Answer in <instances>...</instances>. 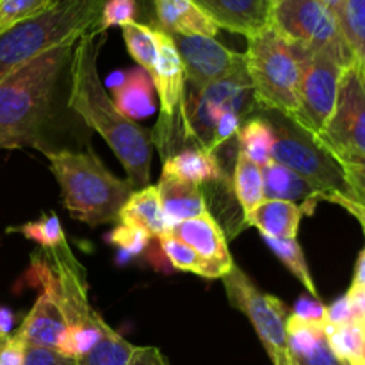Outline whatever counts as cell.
<instances>
[{"label":"cell","instance_id":"cell-42","mask_svg":"<svg viewBox=\"0 0 365 365\" xmlns=\"http://www.w3.org/2000/svg\"><path fill=\"white\" fill-rule=\"evenodd\" d=\"M128 365H170V362H168V359L163 355L159 348L145 346V348L135 349L134 356H132Z\"/></svg>","mask_w":365,"mask_h":365},{"label":"cell","instance_id":"cell-9","mask_svg":"<svg viewBox=\"0 0 365 365\" xmlns=\"http://www.w3.org/2000/svg\"><path fill=\"white\" fill-rule=\"evenodd\" d=\"M223 285L230 305L253 324L273 365H292L287 348V307L260 291L235 264L223 277Z\"/></svg>","mask_w":365,"mask_h":365},{"label":"cell","instance_id":"cell-4","mask_svg":"<svg viewBox=\"0 0 365 365\" xmlns=\"http://www.w3.org/2000/svg\"><path fill=\"white\" fill-rule=\"evenodd\" d=\"M106 0H57L50 9L0 32V81L46 50L98 29Z\"/></svg>","mask_w":365,"mask_h":365},{"label":"cell","instance_id":"cell-13","mask_svg":"<svg viewBox=\"0 0 365 365\" xmlns=\"http://www.w3.org/2000/svg\"><path fill=\"white\" fill-rule=\"evenodd\" d=\"M157 31V61L152 73L153 88L160 100V121L159 125L175 123L178 118L182 96L185 89V70L180 52L175 45L173 38L163 29Z\"/></svg>","mask_w":365,"mask_h":365},{"label":"cell","instance_id":"cell-45","mask_svg":"<svg viewBox=\"0 0 365 365\" xmlns=\"http://www.w3.org/2000/svg\"><path fill=\"white\" fill-rule=\"evenodd\" d=\"M321 2L327 4V6L334 11L335 16H337V20H339V16H341V11H342V2H344V0H321Z\"/></svg>","mask_w":365,"mask_h":365},{"label":"cell","instance_id":"cell-43","mask_svg":"<svg viewBox=\"0 0 365 365\" xmlns=\"http://www.w3.org/2000/svg\"><path fill=\"white\" fill-rule=\"evenodd\" d=\"M14 330V314L7 307L0 305V341L9 337Z\"/></svg>","mask_w":365,"mask_h":365},{"label":"cell","instance_id":"cell-40","mask_svg":"<svg viewBox=\"0 0 365 365\" xmlns=\"http://www.w3.org/2000/svg\"><path fill=\"white\" fill-rule=\"evenodd\" d=\"M24 365H77V360L68 359L53 349L27 346Z\"/></svg>","mask_w":365,"mask_h":365},{"label":"cell","instance_id":"cell-21","mask_svg":"<svg viewBox=\"0 0 365 365\" xmlns=\"http://www.w3.org/2000/svg\"><path fill=\"white\" fill-rule=\"evenodd\" d=\"M305 216L303 207L282 200H264L248 217L246 225L255 227L262 237L298 239L299 223Z\"/></svg>","mask_w":365,"mask_h":365},{"label":"cell","instance_id":"cell-20","mask_svg":"<svg viewBox=\"0 0 365 365\" xmlns=\"http://www.w3.org/2000/svg\"><path fill=\"white\" fill-rule=\"evenodd\" d=\"M260 170H262L264 198L266 200L296 203V205L303 207L305 214H312L317 203L323 200V196L305 178L278 164L277 160H269Z\"/></svg>","mask_w":365,"mask_h":365},{"label":"cell","instance_id":"cell-28","mask_svg":"<svg viewBox=\"0 0 365 365\" xmlns=\"http://www.w3.org/2000/svg\"><path fill=\"white\" fill-rule=\"evenodd\" d=\"M135 349L138 346L125 341L109 327L91 351L77 359V365H128Z\"/></svg>","mask_w":365,"mask_h":365},{"label":"cell","instance_id":"cell-1","mask_svg":"<svg viewBox=\"0 0 365 365\" xmlns=\"http://www.w3.org/2000/svg\"><path fill=\"white\" fill-rule=\"evenodd\" d=\"M78 39L46 50L0 81V150L32 146L46 152L61 98L70 93V66Z\"/></svg>","mask_w":365,"mask_h":365},{"label":"cell","instance_id":"cell-49","mask_svg":"<svg viewBox=\"0 0 365 365\" xmlns=\"http://www.w3.org/2000/svg\"><path fill=\"white\" fill-rule=\"evenodd\" d=\"M269 2H271V0H269Z\"/></svg>","mask_w":365,"mask_h":365},{"label":"cell","instance_id":"cell-26","mask_svg":"<svg viewBox=\"0 0 365 365\" xmlns=\"http://www.w3.org/2000/svg\"><path fill=\"white\" fill-rule=\"evenodd\" d=\"M159 241L163 253L166 255V259L170 260L175 269L185 271V273H195L203 278H212V280L214 278H223L228 273L225 267L203 259L191 246H187L180 239L173 237V235L166 234Z\"/></svg>","mask_w":365,"mask_h":365},{"label":"cell","instance_id":"cell-34","mask_svg":"<svg viewBox=\"0 0 365 365\" xmlns=\"http://www.w3.org/2000/svg\"><path fill=\"white\" fill-rule=\"evenodd\" d=\"M57 0H0V32L45 13Z\"/></svg>","mask_w":365,"mask_h":365},{"label":"cell","instance_id":"cell-11","mask_svg":"<svg viewBox=\"0 0 365 365\" xmlns=\"http://www.w3.org/2000/svg\"><path fill=\"white\" fill-rule=\"evenodd\" d=\"M292 46L302 59L303 75L302 88H299V107L291 118H294L307 130L319 135L334 113L339 84L349 63L324 50Z\"/></svg>","mask_w":365,"mask_h":365},{"label":"cell","instance_id":"cell-5","mask_svg":"<svg viewBox=\"0 0 365 365\" xmlns=\"http://www.w3.org/2000/svg\"><path fill=\"white\" fill-rule=\"evenodd\" d=\"M260 116L274 134L271 159L305 178L327 202L348 196L344 166L341 160L294 118L278 110L260 109Z\"/></svg>","mask_w":365,"mask_h":365},{"label":"cell","instance_id":"cell-39","mask_svg":"<svg viewBox=\"0 0 365 365\" xmlns=\"http://www.w3.org/2000/svg\"><path fill=\"white\" fill-rule=\"evenodd\" d=\"M27 344L18 331L0 341V365H24Z\"/></svg>","mask_w":365,"mask_h":365},{"label":"cell","instance_id":"cell-30","mask_svg":"<svg viewBox=\"0 0 365 365\" xmlns=\"http://www.w3.org/2000/svg\"><path fill=\"white\" fill-rule=\"evenodd\" d=\"M324 331L328 344L339 359L351 365L359 362L365 344V327L362 321L353 319L342 324H327Z\"/></svg>","mask_w":365,"mask_h":365},{"label":"cell","instance_id":"cell-6","mask_svg":"<svg viewBox=\"0 0 365 365\" xmlns=\"http://www.w3.org/2000/svg\"><path fill=\"white\" fill-rule=\"evenodd\" d=\"M246 39V71L259 109L294 116L299 107L303 75L296 48L271 27Z\"/></svg>","mask_w":365,"mask_h":365},{"label":"cell","instance_id":"cell-38","mask_svg":"<svg viewBox=\"0 0 365 365\" xmlns=\"http://www.w3.org/2000/svg\"><path fill=\"white\" fill-rule=\"evenodd\" d=\"M348 182V196L344 200L365 209V164H342Z\"/></svg>","mask_w":365,"mask_h":365},{"label":"cell","instance_id":"cell-35","mask_svg":"<svg viewBox=\"0 0 365 365\" xmlns=\"http://www.w3.org/2000/svg\"><path fill=\"white\" fill-rule=\"evenodd\" d=\"M139 7L138 0H106L98 21V32H106L110 27H121L135 24Z\"/></svg>","mask_w":365,"mask_h":365},{"label":"cell","instance_id":"cell-7","mask_svg":"<svg viewBox=\"0 0 365 365\" xmlns=\"http://www.w3.org/2000/svg\"><path fill=\"white\" fill-rule=\"evenodd\" d=\"M253 109H259V106L248 71L245 70L203 88L185 84L177 121L185 139L214 152L212 141L217 120L227 113H237L246 118Z\"/></svg>","mask_w":365,"mask_h":365},{"label":"cell","instance_id":"cell-15","mask_svg":"<svg viewBox=\"0 0 365 365\" xmlns=\"http://www.w3.org/2000/svg\"><path fill=\"white\" fill-rule=\"evenodd\" d=\"M217 27L246 38L269 27V0H192Z\"/></svg>","mask_w":365,"mask_h":365},{"label":"cell","instance_id":"cell-32","mask_svg":"<svg viewBox=\"0 0 365 365\" xmlns=\"http://www.w3.org/2000/svg\"><path fill=\"white\" fill-rule=\"evenodd\" d=\"M123 39L132 59L139 64V68H143L152 77L157 61V50H159L155 27L138 24V21L125 25Z\"/></svg>","mask_w":365,"mask_h":365},{"label":"cell","instance_id":"cell-48","mask_svg":"<svg viewBox=\"0 0 365 365\" xmlns=\"http://www.w3.org/2000/svg\"><path fill=\"white\" fill-rule=\"evenodd\" d=\"M353 365H362V364H360V362H356V364H353Z\"/></svg>","mask_w":365,"mask_h":365},{"label":"cell","instance_id":"cell-46","mask_svg":"<svg viewBox=\"0 0 365 365\" xmlns=\"http://www.w3.org/2000/svg\"><path fill=\"white\" fill-rule=\"evenodd\" d=\"M360 364L362 365H365V344H364V349H362V355H360V360H359Z\"/></svg>","mask_w":365,"mask_h":365},{"label":"cell","instance_id":"cell-27","mask_svg":"<svg viewBox=\"0 0 365 365\" xmlns=\"http://www.w3.org/2000/svg\"><path fill=\"white\" fill-rule=\"evenodd\" d=\"M235 139L239 141V150L246 153L257 166L262 168L273 160L271 152H273L274 134L262 116L246 118Z\"/></svg>","mask_w":365,"mask_h":365},{"label":"cell","instance_id":"cell-12","mask_svg":"<svg viewBox=\"0 0 365 365\" xmlns=\"http://www.w3.org/2000/svg\"><path fill=\"white\" fill-rule=\"evenodd\" d=\"M180 52L185 84L192 88L214 84L246 70L245 53H237L205 36L170 34Z\"/></svg>","mask_w":365,"mask_h":365},{"label":"cell","instance_id":"cell-8","mask_svg":"<svg viewBox=\"0 0 365 365\" xmlns=\"http://www.w3.org/2000/svg\"><path fill=\"white\" fill-rule=\"evenodd\" d=\"M269 27L287 43L355 63L334 11L321 0H271Z\"/></svg>","mask_w":365,"mask_h":365},{"label":"cell","instance_id":"cell-31","mask_svg":"<svg viewBox=\"0 0 365 365\" xmlns=\"http://www.w3.org/2000/svg\"><path fill=\"white\" fill-rule=\"evenodd\" d=\"M339 24L353 59L365 68V0H344Z\"/></svg>","mask_w":365,"mask_h":365},{"label":"cell","instance_id":"cell-41","mask_svg":"<svg viewBox=\"0 0 365 365\" xmlns=\"http://www.w3.org/2000/svg\"><path fill=\"white\" fill-rule=\"evenodd\" d=\"M324 319H327V324H342L355 319V317H353V307L349 296H341L337 302L331 303L330 307H327Z\"/></svg>","mask_w":365,"mask_h":365},{"label":"cell","instance_id":"cell-33","mask_svg":"<svg viewBox=\"0 0 365 365\" xmlns=\"http://www.w3.org/2000/svg\"><path fill=\"white\" fill-rule=\"evenodd\" d=\"M7 232L25 235L31 241L38 242L41 248H57V246L66 245V235L56 214H45L36 221H29L20 227H11Z\"/></svg>","mask_w":365,"mask_h":365},{"label":"cell","instance_id":"cell-23","mask_svg":"<svg viewBox=\"0 0 365 365\" xmlns=\"http://www.w3.org/2000/svg\"><path fill=\"white\" fill-rule=\"evenodd\" d=\"M114 106L130 121L150 116L155 109V88L152 77L143 68H134L123 75V81L114 86Z\"/></svg>","mask_w":365,"mask_h":365},{"label":"cell","instance_id":"cell-19","mask_svg":"<svg viewBox=\"0 0 365 365\" xmlns=\"http://www.w3.org/2000/svg\"><path fill=\"white\" fill-rule=\"evenodd\" d=\"M157 27L168 34L216 38L220 27L192 0H155Z\"/></svg>","mask_w":365,"mask_h":365},{"label":"cell","instance_id":"cell-22","mask_svg":"<svg viewBox=\"0 0 365 365\" xmlns=\"http://www.w3.org/2000/svg\"><path fill=\"white\" fill-rule=\"evenodd\" d=\"M118 223L130 225V227L143 228L152 237L160 239L168 234V221L163 212V205L159 200L157 185L135 189L125 205L121 207Z\"/></svg>","mask_w":365,"mask_h":365},{"label":"cell","instance_id":"cell-37","mask_svg":"<svg viewBox=\"0 0 365 365\" xmlns=\"http://www.w3.org/2000/svg\"><path fill=\"white\" fill-rule=\"evenodd\" d=\"M331 203H337V205L344 207L349 214L359 220V223L362 225V230H364V237H365V209L362 207L355 205V203L348 202L344 198H335ZM351 292H359V291H365V242H364V248L360 252L359 260H356V266H355V274H353V282H351V287H349Z\"/></svg>","mask_w":365,"mask_h":365},{"label":"cell","instance_id":"cell-24","mask_svg":"<svg viewBox=\"0 0 365 365\" xmlns=\"http://www.w3.org/2000/svg\"><path fill=\"white\" fill-rule=\"evenodd\" d=\"M163 170L196 185L221 182L225 178L216 152H210L202 146H191L170 155L164 159Z\"/></svg>","mask_w":365,"mask_h":365},{"label":"cell","instance_id":"cell-16","mask_svg":"<svg viewBox=\"0 0 365 365\" xmlns=\"http://www.w3.org/2000/svg\"><path fill=\"white\" fill-rule=\"evenodd\" d=\"M168 234L180 239L182 242L191 246L196 253H200L203 259L225 267L227 271L234 267V259H232L230 250H228L227 235L209 210L202 216L173 225V227H170Z\"/></svg>","mask_w":365,"mask_h":365},{"label":"cell","instance_id":"cell-47","mask_svg":"<svg viewBox=\"0 0 365 365\" xmlns=\"http://www.w3.org/2000/svg\"><path fill=\"white\" fill-rule=\"evenodd\" d=\"M359 321H362V324L365 327V319H359Z\"/></svg>","mask_w":365,"mask_h":365},{"label":"cell","instance_id":"cell-14","mask_svg":"<svg viewBox=\"0 0 365 365\" xmlns=\"http://www.w3.org/2000/svg\"><path fill=\"white\" fill-rule=\"evenodd\" d=\"M327 321L302 314L287 317V348L292 365H351L339 359L327 339Z\"/></svg>","mask_w":365,"mask_h":365},{"label":"cell","instance_id":"cell-25","mask_svg":"<svg viewBox=\"0 0 365 365\" xmlns=\"http://www.w3.org/2000/svg\"><path fill=\"white\" fill-rule=\"evenodd\" d=\"M232 189L237 203L241 205L242 217H246L264 202V180H262V170L257 166L246 153L241 150L235 155V166H234V177H232Z\"/></svg>","mask_w":365,"mask_h":365},{"label":"cell","instance_id":"cell-3","mask_svg":"<svg viewBox=\"0 0 365 365\" xmlns=\"http://www.w3.org/2000/svg\"><path fill=\"white\" fill-rule=\"evenodd\" d=\"M45 155L59 182L63 205L75 220L89 227L118 223L121 207L134 192L128 180L110 173L91 150L61 148Z\"/></svg>","mask_w":365,"mask_h":365},{"label":"cell","instance_id":"cell-10","mask_svg":"<svg viewBox=\"0 0 365 365\" xmlns=\"http://www.w3.org/2000/svg\"><path fill=\"white\" fill-rule=\"evenodd\" d=\"M317 139L342 164H365L364 66L353 63L344 70L334 113Z\"/></svg>","mask_w":365,"mask_h":365},{"label":"cell","instance_id":"cell-36","mask_svg":"<svg viewBox=\"0 0 365 365\" xmlns=\"http://www.w3.org/2000/svg\"><path fill=\"white\" fill-rule=\"evenodd\" d=\"M109 239L113 245H116L127 255H139L148 246L152 235L143 228L118 223V227L110 232Z\"/></svg>","mask_w":365,"mask_h":365},{"label":"cell","instance_id":"cell-18","mask_svg":"<svg viewBox=\"0 0 365 365\" xmlns=\"http://www.w3.org/2000/svg\"><path fill=\"white\" fill-rule=\"evenodd\" d=\"M157 191H159L160 205L168 221V230L180 221L198 217L207 212V202L202 187L170 171L163 170Z\"/></svg>","mask_w":365,"mask_h":365},{"label":"cell","instance_id":"cell-17","mask_svg":"<svg viewBox=\"0 0 365 365\" xmlns=\"http://www.w3.org/2000/svg\"><path fill=\"white\" fill-rule=\"evenodd\" d=\"M66 328V317L61 307L52 296L41 292L16 331L27 346L53 349L59 353Z\"/></svg>","mask_w":365,"mask_h":365},{"label":"cell","instance_id":"cell-29","mask_svg":"<svg viewBox=\"0 0 365 365\" xmlns=\"http://www.w3.org/2000/svg\"><path fill=\"white\" fill-rule=\"evenodd\" d=\"M264 241H266V245L273 250L274 255L287 266V269L294 274L296 280L307 289V292L312 296L314 302H319V292H317L316 284H314L312 273H310L305 253H303L298 239H289L287 241V239L264 237Z\"/></svg>","mask_w":365,"mask_h":365},{"label":"cell","instance_id":"cell-2","mask_svg":"<svg viewBox=\"0 0 365 365\" xmlns=\"http://www.w3.org/2000/svg\"><path fill=\"white\" fill-rule=\"evenodd\" d=\"M103 34L95 31L82 36L75 46L70 66L68 107L88 127L98 132L121 166L127 170L128 184L135 189L150 185L152 132L125 118L106 91L98 73V52Z\"/></svg>","mask_w":365,"mask_h":365},{"label":"cell","instance_id":"cell-44","mask_svg":"<svg viewBox=\"0 0 365 365\" xmlns=\"http://www.w3.org/2000/svg\"><path fill=\"white\" fill-rule=\"evenodd\" d=\"M346 294H348L349 299H351L353 317H355V319H365V291H359V292L348 291Z\"/></svg>","mask_w":365,"mask_h":365}]
</instances>
